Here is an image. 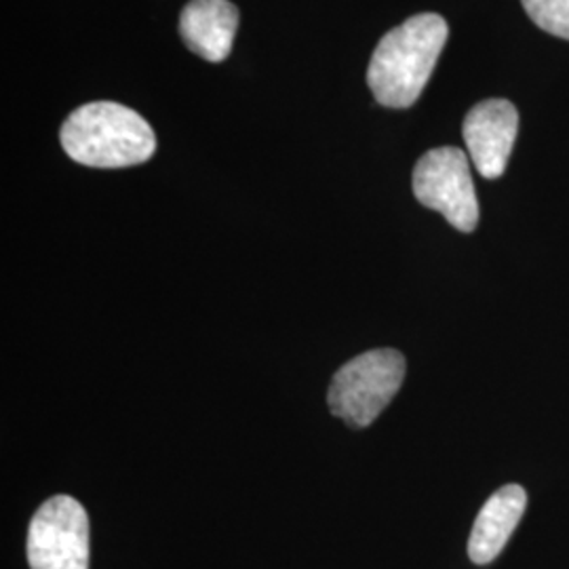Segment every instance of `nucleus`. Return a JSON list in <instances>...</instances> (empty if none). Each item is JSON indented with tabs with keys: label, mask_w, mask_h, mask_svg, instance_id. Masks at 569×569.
I'll list each match as a JSON object with an SVG mask.
<instances>
[{
	"label": "nucleus",
	"mask_w": 569,
	"mask_h": 569,
	"mask_svg": "<svg viewBox=\"0 0 569 569\" xmlns=\"http://www.w3.org/2000/svg\"><path fill=\"white\" fill-rule=\"evenodd\" d=\"M448 37V21L437 13L413 16L387 32L367 68V84L376 102L387 108L418 102Z\"/></svg>",
	"instance_id": "nucleus-1"
},
{
	"label": "nucleus",
	"mask_w": 569,
	"mask_h": 569,
	"mask_svg": "<svg viewBox=\"0 0 569 569\" xmlns=\"http://www.w3.org/2000/svg\"><path fill=\"white\" fill-rule=\"evenodd\" d=\"M66 154L96 169L142 164L157 150V136L136 110L117 102L84 103L61 124Z\"/></svg>",
	"instance_id": "nucleus-2"
},
{
	"label": "nucleus",
	"mask_w": 569,
	"mask_h": 569,
	"mask_svg": "<svg viewBox=\"0 0 569 569\" xmlns=\"http://www.w3.org/2000/svg\"><path fill=\"white\" fill-rule=\"evenodd\" d=\"M406 378V357L392 348L369 350L340 367L329 385V411L348 427L367 428L395 399Z\"/></svg>",
	"instance_id": "nucleus-3"
},
{
	"label": "nucleus",
	"mask_w": 569,
	"mask_h": 569,
	"mask_svg": "<svg viewBox=\"0 0 569 569\" xmlns=\"http://www.w3.org/2000/svg\"><path fill=\"white\" fill-rule=\"evenodd\" d=\"M411 186L420 203L439 211L460 232L477 228L479 201L465 150L453 146L428 150L416 163Z\"/></svg>",
	"instance_id": "nucleus-4"
},
{
	"label": "nucleus",
	"mask_w": 569,
	"mask_h": 569,
	"mask_svg": "<svg viewBox=\"0 0 569 569\" xmlns=\"http://www.w3.org/2000/svg\"><path fill=\"white\" fill-rule=\"evenodd\" d=\"M30 569H89V517L70 496H53L28 529Z\"/></svg>",
	"instance_id": "nucleus-5"
},
{
	"label": "nucleus",
	"mask_w": 569,
	"mask_h": 569,
	"mask_svg": "<svg viewBox=\"0 0 569 569\" xmlns=\"http://www.w3.org/2000/svg\"><path fill=\"white\" fill-rule=\"evenodd\" d=\"M519 131V112L507 100L477 103L465 119L462 136L468 154L486 180L505 173Z\"/></svg>",
	"instance_id": "nucleus-6"
},
{
	"label": "nucleus",
	"mask_w": 569,
	"mask_h": 569,
	"mask_svg": "<svg viewBox=\"0 0 569 569\" xmlns=\"http://www.w3.org/2000/svg\"><path fill=\"white\" fill-rule=\"evenodd\" d=\"M237 28L239 9L230 0H190L180 16L183 44L211 63L230 56Z\"/></svg>",
	"instance_id": "nucleus-7"
},
{
	"label": "nucleus",
	"mask_w": 569,
	"mask_h": 569,
	"mask_svg": "<svg viewBox=\"0 0 569 569\" xmlns=\"http://www.w3.org/2000/svg\"><path fill=\"white\" fill-rule=\"evenodd\" d=\"M528 507V493L521 486L498 489L479 510L468 540V557L477 566L491 563L509 542Z\"/></svg>",
	"instance_id": "nucleus-8"
},
{
	"label": "nucleus",
	"mask_w": 569,
	"mask_h": 569,
	"mask_svg": "<svg viewBox=\"0 0 569 569\" xmlns=\"http://www.w3.org/2000/svg\"><path fill=\"white\" fill-rule=\"evenodd\" d=\"M523 9L538 28L569 41V0H521Z\"/></svg>",
	"instance_id": "nucleus-9"
}]
</instances>
